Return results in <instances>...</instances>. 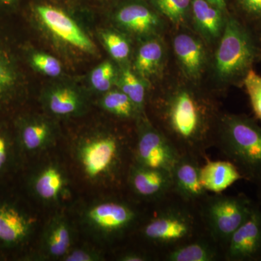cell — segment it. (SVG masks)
<instances>
[{"mask_svg":"<svg viewBox=\"0 0 261 261\" xmlns=\"http://www.w3.org/2000/svg\"><path fill=\"white\" fill-rule=\"evenodd\" d=\"M159 116L163 129L180 154L207 159L206 152L215 145L213 135L214 115L205 99L181 89L160 104Z\"/></svg>","mask_w":261,"mask_h":261,"instance_id":"cell-1","label":"cell"},{"mask_svg":"<svg viewBox=\"0 0 261 261\" xmlns=\"http://www.w3.org/2000/svg\"><path fill=\"white\" fill-rule=\"evenodd\" d=\"M215 145L238 168L244 179L261 182V127L243 115L220 118Z\"/></svg>","mask_w":261,"mask_h":261,"instance_id":"cell-2","label":"cell"},{"mask_svg":"<svg viewBox=\"0 0 261 261\" xmlns=\"http://www.w3.org/2000/svg\"><path fill=\"white\" fill-rule=\"evenodd\" d=\"M127 148L124 141L112 133L91 136L73 147L76 162L87 179L108 184L121 178Z\"/></svg>","mask_w":261,"mask_h":261,"instance_id":"cell-3","label":"cell"},{"mask_svg":"<svg viewBox=\"0 0 261 261\" xmlns=\"http://www.w3.org/2000/svg\"><path fill=\"white\" fill-rule=\"evenodd\" d=\"M165 199L162 200V207L144 225L142 234L146 241L154 246L171 250L195 239L201 219L198 211L195 214L190 207L194 205L180 198L177 202L166 203Z\"/></svg>","mask_w":261,"mask_h":261,"instance_id":"cell-4","label":"cell"},{"mask_svg":"<svg viewBox=\"0 0 261 261\" xmlns=\"http://www.w3.org/2000/svg\"><path fill=\"white\" fill-rule=\"evenodd\" d=\"M258 54L256 43L248 29L232 16L226 18L215 58V70L220 80L243 82Z\"/></svg>","mask_w":261,"mask_h":261,"instance_id":"cell-5","label":"cell"},{"mask_svg":"<svg viewBox=\"0 0 261 261\" xmlns=\"http://www.w3.org/2000/svg\"><path fill=\"white\" fill-rule=\"evenodd\" d=\"M206 196L199 202L198 214L207 235L223 252L233 233L251 214L255 204L246 195Z\"/></svg>","mask_w":261,"mask_h":261,"instance_id":"cell-6","label":"cell"},{"mask_svg":"<svg viewBox=\"0 0 261 261\" xmlns=\"http://www.w3.org/2000/svg\"><path fill=\"white\" fill-rule=\"evenodd\" d=\"M139 219L138 211L128 202L119 200L100 201L84 212V224L91 232L102 240L121 238Z\"/></svg>","mask_w":261,"mask_h":261,"instance_id":"cell-7","label":"cell"},{"mask_svg":"<svg viewBox=\"0 0 261 261\" xmlns=\"http://www.w3.org/2000/svg\"><path fill=\"white\" fill-rule=\"evenodd\" d=\"M142 119L139 123L133 161L147 167L171 171L181 154L161 130Z\"/></svg>","mask_w":261,"mask_h":261,"instance_id":"cell-8","label":"cell"},{"mask_svg":"<svg viewBox=\"0 0 261 261\" xmlns=\"http://www.w3.org/2000/svg\"><path fill=\"white\" fill-rule=\"evenodd\" d=\"M224 257L228 261L261 258V205L255 204L250 216L233 233L224 249Z\"/></svg>","mask_w":261,"mask_h":261,"instance_id":"cell-9","label":"cell"},{"mask_svg":"<svg viewBox=\"0 0 261 261\" xmlns=\"http://www.w3.org/2000/svg\"><path fill=\"white\" fill-rule=\"evenodd\" d=\"M127 181L132 191L143 200L160 202L173 193L171 171L147 167L135 161L130 163Z\"/></svg>","mask_w":261,"mask_h":261,"instance_id":"cell-10","label":"cell"},{"mask_svg":"<svg viewBox=\"0 0 261 261\" xmlns=\"http://www.w3.org/2000/svg\"><path fill=\"white\" fill-rule=\"evenodd\" d=\"M36 12L42 23L63 42L85 53L96 51L93 42L63 10L49 5H40L36 8Z\"/></svg>","mask_w":261,"mask_h":261,"instance_id":"cell-11","label":"cell"},{"mask_svg":"<svg viewBox=\"0 0 261 261\" xmlns=\"http://www.w3.org/2000/svg\"><path fill=\"white\" fill-rule=\"evenodd\" d=\"M34 219L15 202L0 200V248L23 245L33 232Z\"/></svg>","mask_w":261,"mask_h":261,"instance_id":"cell-12","label":"cell"},{"mask_svg":"<svg viewBox=\"0 0 261 261\" xmlns=\"http://www.w3.org/2000/svg\"><path fill=\"white\" fill-rule=\"evenodd\" d=\"M200 168L198 159L181 154L171 171L173 194L192 205H197L208 194L201 184Z\"/></svg>","mask_w":261,"mask_h":261,"instance_id":"cell-13","label":"cell"},{"mask_svg":"<svg viewBox=\"0 0 261 261\" xmlns=\"http://www.w3.org/2000/svg\"><path fill=\"white\" fill-rule=\"evenodd\" d=\"M15 137L20 154L37 153L54 143V128L44 120L20 118Z\"/></svg>","mask_w":261,"mask_h":261,"instance_id":"cell-14","label":"cell"},{"mask_svg":"<svg viewBox=\"0 0 261 261\" xmlns=\"http://www.w3.org/2000/svg\"><path fill=\"white\" fill-rule=\"evenodd\" d=\"M65 171L56 163H49L38 170L31 176L29 189L34 197L44 203L59 200L66 187Z\"/></svg>","mask_w":261,"mask_h":261,"instance_id":"cell-15","label":"cell"},{"mask_svg":"<svg viewBox=\"0 0 261 261\" xmlns=\"http://www.w3.org/2000/svg\"><path fill=\"white\" fill-rule=\"evenodd\" d=\"M21 87V75L16 59L0 38V113L18 99Z\"/></svg>","mask_w":261,"mask_h":261,"instance_id":"cell-16","label":"cell"},{"mask_svg":"<svg viewBox=\"0 0 261 261\" xmlns=\"http://www.w3.org/2000/svg\"><path fill=\"white\" fill-rule=\"evenodd\" d=\"M72 230L63 215L56 214L46 224L41 239V250L48 258L62 260L71 250Z\"/></svg>","mask_w":261,"mask_h":261,"instance_id":"cell-17","label":"cell"},{"mask_svg":"<svg viewBox=\"0 0 261 261\" xmlns=\"http://www.w3.org/2000/svg\"><path fill=\"white\" fill-rule=\"evenodd\" d=\"M173 49L185 75L191 80L200 76L205 63V51L200 41L187 34L173 39Z\"/></svg>","mask_w":261,"mask_h":261,"instance_id":"cell-18","label":"cell"},{"mask_svg":"<svg viewBox=\"0 0 261 261\" xmlns=\"http://www.w3.org/2000/svg\"><path fill=\"white\" fill-rule=\"evenodd\" d=\"M238 168L229 161H212L206 159L200 168V181L207 192L221 194L235 182L243 179Z\"/></svg>","mask_w":261,"mask_h":261,"instance_id":"cell-19","label":"cell"},{"mask_svg":"<svg viewBox=\"0 0 261 261\" xmlns=\"http://www.w3.org/2000/svg\"><path fill=\"white\" fill-rule=\"evenodd\" d=\"M192 13L198 32L207 42L217 40L222 34L225 20L223 10L207 0H192Z\"/></svg>","mask_w":261,"mask_h":261,"instance_id":"cell-20","label":"cell"},{"mask_svg":"<svg viewBox=\"0 0 261 261\" xmlns=\"http://www.w3.org/2000/svg\"><path fill=\"white\" fill-rule=\"evenodd\" d=\"M221 250V247L207 235V238L193 239L173 247L165 255V260L214 261L220 257Z\"/></svg>","mask_w":261,"mask_h":261,"instance_id":"cell-21","label":"cell"},{"mask_svg":"<svg viewBox=\"0 0 261 261\" xmlns=\"http://www.w3.org/2000/svg\"><path fill=\"white\" fill-rule=\"evenodd\" d=\"M116 20L123 28L137 34L152 33L160 27L157 15L147 7L138 4L123 7L117 13Z\"/></svg>","mask_w":261,"mask_h":261,"instance_id":"cell-22","label":"cell"},{"mask_svg":"<svg viewBox=\"0 0 261 261\" xmlns=\"http://www.w3.org/2000/svg\"><path fill=\"white\" fill-rule=\"evenodd\" d=\"M45 102L49 112L56 116H71L80 113L83 108L82 97L69 88L55 89L48 94Z\"/></svg>","mask_w":261,"mask_h":261,"instance_id":"cell-23","label":"cell"},{"mask_svg":"<svg viewBox=\"0 0 261 261\" xmlns=\"http://www.w3.org/2000/svg\"><path fill=\"white\" fill-rule=\"evenodd\" d=\"M164 49L157 39H151L144 43L139 49L135 61V69L144 77L151 76L157 73L163 63Z\"/></svg>","mask_w":261,"mask_h":261,"instance_id":"cell-24","label":"cell"},{"mask_svg":"<svg viewBox=\"0 0 261 261\" xmlns=\"http://www.w3.org/2000/svg\"><path fill=\"white\" fill-rule=\"evenodd\" d=\"M101 104L108 112L122 118H132L139 113L133 102L121 90L108 91Z\"/></svg>","mask_w":261,"mask_h":261,"instance_id":"cell-25","label":"cell"},{"mask_svg":"<svg viewBox=\"0 0 261 261\" xmlns=\"http://www.w3.org/2000/svg\"><path fill=\"white\" fill-rule=\"evenodd\" d=\"M19 152L15 137L3 124H0V177L8 172L16 162Z\"/></svg>","mask_w":261,"mask_h":261,"instance_id":"cell-26","label":"cell"},{"mask_svg":"<svg viewBox=\"0 0 261 261\" xmlns=\"http://www.w3.org/2000/svg\"><path fill=\"white\" fill-rule=\"evenodd\" d=\"M120 87L126 94L138 113L142 112L145 102V87L142 82L129 69H125L120 80Z\"/></svg>","mask_w":261,"mask_h":261,"instance_id":"cell-27","label":"cell"},{"mask_svg":"<svg viewBox=\"0 0 261 261\" xmlns=\"http://www.w3.org/2000/svg\"><path fill=\"white\" fill-rule=\"evenodd\" d=\"M160 13L175 24L181 23L186 18L191 0H153Z\"/></svg>","mask_w":261,"mask_h":261,"instance_id":"cell-28","label":"cell"},{"mask_svg":"<svg viewBox=\"0 0 261 261\" xmlns=\"http://www.w3.org/2000/svg\"><path fill=\"white\" fill-rule=\"evenodd\" d=\"M243 83L250 97L254 114L261 122V76L252 68L245 75Z\"/></svg>","mask_w":261,"mask_h":261,"instance_id":"cell-29","label":"cell"},{"mask_svg":"<svg viewBox=\"0 0 261 261\" xmlns=\"http://www.w3.org/2000/svg\"><path fill=\"white\" fill-rule=\"evenodd\" d=\"M102 39L111 56L118 61H124L130 53V46L126 39L114 32H106Z\"/></svg>","mask_w":261,"mask_h":261,"instance_id":"cell-30","label":"cell"},{"mask_svg":"<svg viewBox=\"0 0 261 261\" xmlns=\"http://www.w3.org/2000/svg\"><path fill=\"white\" fill-rule=\"evenodd\" d=\"M114 68L110 62H106L93 70L91 75V82L96 90L108 92L112 86Z\"/></svg>","mask_w":261,"mask_h":261,"instance_id":"cell-31","label":"cell"},{"mask_svg":"<svg viewBox=\"0 0 261 261\" xmlns=\"http://www.w3.org/2000/svg\"><path fill=\"white\" fill-rule=\"evenodd\" d=\"M32 63L37 69L49 76H58L61 73V63L57 58L49 55L36 53L32 57Z\"/></svg>","mask_w":261,"mask_h":261,"instance_id":"cell-32","label":"cell"},{"mask_svg":"<svg viewBox=\"0 0 261 261\" xmlns=\"http://www.w3.org/2000/svg\"><path fill=\"white\" fill-rule=\"evenodd\" d=\"M102 260L100 252L90 248L71 249L61 260L63 261H98Z\"/></svg>","mask_w":261,"mask_h":261,"instance_id":"cell-33","label":"cell"},{"mask_svg":"<svg viewBox=\"0 0 261 261\" xmlns=\"http://www.w3.org/2000/svg\"><path fill=\"white\" fill-rule=\"evenodd\" d=\"M239 3L247 15L261 19V0H239Z\"/></svg>","mask_w":261,"mask_h":261,"instance_id":"cell-34","label":"cell"},{"mask_svg":"<svg viewBox=\"0 0 261 261\" xmlns=\"http://www.w3.org/2000/svg\"><path fill=\"white\" fill-rule=\"evenodd\" d=\"M118 260L121 261H147L150 257L145 252L128 251L120 255Z\"/></svg>","mask_w":261,"mask_h":261,"instance_id":"cell-35","label":"cell"},{"mask_svg":"<svg viewBox=\"0 0 261 261\" xmlns=\"http://www.w3.org/2000/svg\"><path fill=\"white\" fill-rule=\"evenodd\" d=\"M211 4L217 7L219 9L222 10L223 11L226 9V0H207Z\"/></svg>","mask_w":261,"mask_h":261,"instance_id":"cell-36","label":"cell"},{"mask_svg":"<svg viewBox=\"0 0 261 261\" xmlns=\"http://www.w3.org/2000/svg\"><path fill=\"white\" fill-rule=\"evenodd\" d=\"M15 0H0V3L7 6H9L14 3Z\"/></svg>","mask_w":261,"mask_h":261,"instance_id":"cell-37","label":"cell"},{"mask_svg":"<svg viewBox=\"0 0 261 261\" xmlns=\"http://www.w3.org/2000/svg\"><path fill=\"white\" fill-rule=\"evenodd\" d=\"M257 187H258V194L259 197H260V201H261V182L257 185Z\"/></svg>","mask_w":261,"mask_h":261,"instance_id":"cell-38","label":"cell"}]
</instances>
